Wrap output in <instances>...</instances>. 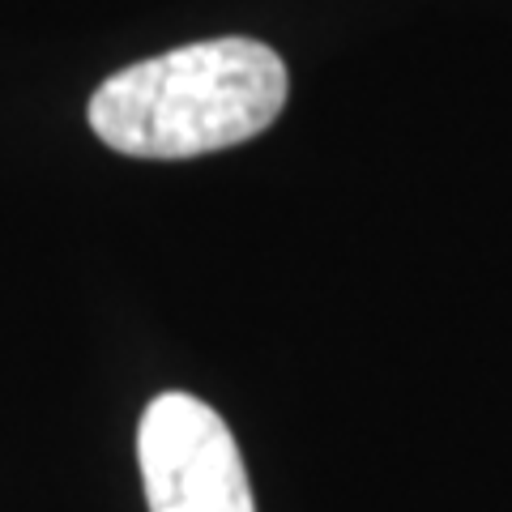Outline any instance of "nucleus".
<instances>
[{
	"label": "nucleus",
	"mask_w": 512,
	"mask_h": 512,
	"mask_svg": "<svg viewBox=\"0 0 512 512\" xmlns=\"http://www.w3.org/2000/svg\"><path fill=\"white\" fill-rule=\"evenodd\" d=\"M137 461L150 512H256L231 427L201 397H154L141 414Z\"/></svg>",
	"instance_id": "f03ea898"
},
{
	"label": "nucleus",
	"mask_w": 512,
	"mask_h": 512,
	"mask_svg": "<svg viewBox=\"0 0 512 512\" xmlns=\"http://www.w3.org/2000/svg\"><path fill=\"white\" fill-rule=\"evenodd\" d=\"M286 103V64L256 39H205L128 64L94 90L90 128L133 158H197L265 133Z\"/></svg>",
	"instance_id": "f257e3e1"
}]
</instances>
